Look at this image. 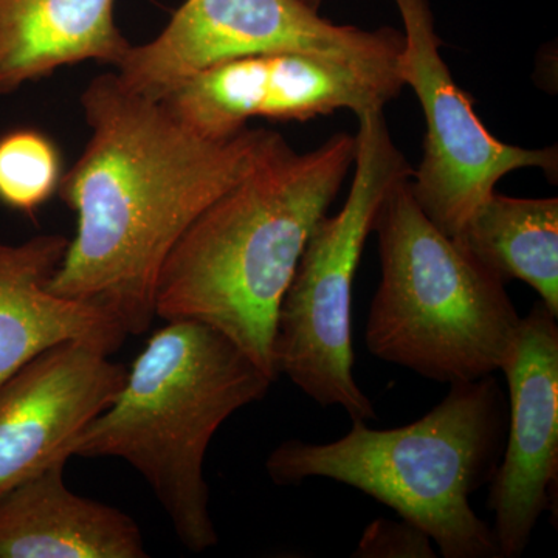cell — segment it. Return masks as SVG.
<instances>
[{"mask_svg": "<svg viewBox=\"0 0 558 558\" xmlns=\"http://www.w3.org/2000/svg\"><path fill=\"white\" fill-rule=\"evenodd\" d=\"M274 380L219 330L167 322L128 368L109 409L70 458H117L137 470L191 553L218 545L205 457L227 418L266 398Z\"/></svg>", "mask_w": 558, "mask_h": 558, "instance_id": "3957f363", "label": "cell"}, {"mask_svg": "<svg viewBox=\"0 0 558 558\" xmlns=\"http://www.w3.org/2000/svg\"><path fill=\"white\" fill-rule=\"evenodd\" d=\"M501 371L509 387L508 433L487 508L499 557L519 558L543 513H557L558 325L542 301L521 318Z\"/></svg>", "mask_w": 558, "mask_h": 558, "instance_id": "30bf717a", "label": "cell"}, {"mask_svg": "<svg viewBox=\"0 0 558 558\" xmlns=\"http://www.w3.org/2000/svg\"><path fill=\"white\" fill-rule=\"evenodd\" d=\"M355 558H436L435 543L427 532L410 521L377 519L363 531Z\"/></svg>", "mask_w": 558, "mask_h": 558, "instance_id": "e0dca14e", "label": "cell"}, {"mask_svg": "<svg viewBox=\"0 0 558 558\" xmlns=\"http://www.w3.org/2000/svg\"><path fill=\"white\" fill-rule=\"evenodd\" d=\"M395 2L405 38L399 75L416 94L427 123L424 159L410 180L411 193L424 215L454 238L509 172L535 168L557 182V146L526 149L494 137L440 54L428 0Z\"/></svg>", "mask_w": 558, "mask_h": 558, "instance_id": "ba28073f", "label": "cell"}, {"mask_svg": "<svg viewBox=\"0 0 558 558\" xmlns=\"http://www.w3.org/2000/svg\"><path fill=\"white\" fill-rule=\"evenodd\" d=\"M400 180L381 202V279L366 322L374 357L439 384L501 371L521 317L506 282L424 215Z\"/></svg>", "mask_w": 558, "mask_h": 558, "instance_id": "5b68a950", "label": "cell"}, {"mask_svg": "<svg viewBox=\"0 0 558 558\" xmlns=\"http://www.w3.org/2000/svg\"><path fill=\"white\" fill-rule=\"evenodd\" d=\"M508 416L494 374L457 381L413 424L374 429L352 421L332 442L288 439L271 451L266 470L277 486L326 478L357 488L427 532L444 558H501L494 529L470 497L494 480Z\"/></svg>", "mask_w": 558, "mask_h": 558, "instance_id": "277c9868", "label": "cell"}, {"mask_svg": "<svg viewBox=\"0 0 558 558\" xmlns=\"http://www.w3.org/2000/svg\"><path fill=\"white\" fill-rule=\"evenodd\" d=\"M69 341L43 352L0 387V495L70 459V446L123 388L128 368Z\"/></svg>", "mask_w": 558, "mask_h": 558, "instance_id": "8fae6325", "label": "cell"}, {"mask_svg": "<svg viewBox=\"0 0 558 558\" xmlns=\"http://www.w3.org/2000/svg\"><path fill=\"white\" fill-rule=\"evenodd\" d=\"M403 33L333 24L304 0H185L149 43L131 46L117 65L128 90L165 101L220 62L300 51L362 65L399 68Z\"/></svg>", "mask_w": 558, "mask_h": 558, "instance_id": "52a82bcc", "label": "cell"}, {"mask_svg": "<svg viewBox=\"0 0 558 558\" xmlns=\"http://www.w3.org/2000/svg\"><path fill=\"white\" fill-rule=\"evenodd\" d=\"M131 46L116 0H0V95L81 62L117 68Z\"/></svg>", "mask_w": 558, "mask_h": 558, "instance_id": "5bb4252c", "label": "cell"}, {"mask_svg": "<svg viewBox=\"0 0 558 558\" xmlns=\"http://www.w3.org/2000/svg\"><path fill=\"white\" fill-rule=\"evenodd\" d=\"M454 241L508 284L520 279L558 318V199L497 191L473 209Z\"/></svg>", "mask_w": 558, "mask_h": 558, "instance_id": "9a60e30c", "label": "cell"}, {"mask_svg": "<svg viewBox=\"0 0 558 558\" xmlns=\"http://www.w3.org/2000/svg\"><path fill=\"white\" fill-rule=\"evenodd\" d=\"M81 106L89 142L58 190L76 215V233L47 288L108 311L128 336H140L157 317L171 250L282 135L247 128L204 137L163 102L128 90L117 73L92 80Z\"/></svg>", "mask_w": 558, "mask_h": 558, "instance_id": "6da1fadb", "label": "cell"}, {"mask_svg": "<svg viewBox=\"0 0 558 558\" xmlns=\"http://www.w3.org/2000/svg\"><path fill=\"white\" fill-rule=\"evenodd\" d=\"M354 180L343 208L312 231L275 323L278 377L286 376L322 407H340L352 421H376L354 377L352 290L360 258L388 191L413 178V167L389 134L384 109L357 116Z\"/></svg>", "mask_w": 558, "mask_h": 558, "instance_id": "8992f818", "label": "cell"}, {"mask_svg": "<svg viewBox=\"0 0 558 558\" xmlns=\"http://www.w3.org/2000/svg\"><path fill=\"white\" fill-rule=\"evenodd\" d=\"M339 132L299 154L284 138L194 220L159 275L156 314L219 330L271 380L275 323L312 231L354 167Z\"/></svg>", "mask_w": 558, "mask_h": 558, "instance_id": "7a4b0ae2", "label": "cell"}, {"mask_svg": "<svg viewBox=\"0 0 558 558\" xmlns=\"http://www.w3.org/2000/svg\"><path fill=\"white\" fill-rule=\"evenodd\" d=\"M304 2H307L311 7H314V9L319 10V7H322V3L325 2V0H304Z\"/></svg>", "mask_w": 558, "mask_h": 558, "instance_id": "ac0fdd59", "label": "cell"}, {"mask_svg": "<svg viewBox=\"0 0 558 558\" xmlns=\"http://www.w3.org/2000/svg\"><path fill=\"white\" fill-rule=\"evenodd\" d=\"M61 150L35 128H16L0 135V204L33 216L58 193Z\"/></svg>", "mask_w": 558, "mask_h": 558, "instance_id": "2e32d148", "label": "cell"}, {"mask_svg": "<svg viewBox=\"0 0 558 558\" xmlns=\"http://www.w3.org/2000/svg\"><path fill=\"white\" fill-rule=\"evenodd\" d=\"M405 84L399 68H362L318 54L274 51L213 65L161 101L190 130L222 140L248 121H307L341 109H384Z\"/></svg>", "mask_w": 558, "mask_h": 558, "instance_id": "9c48e42d", "label": "cell"}, {"mask_svg": "<svg viewBox=\"0 0 558 558\" xmlns=\"http://www.w3.org/2000/svg\"><path fill=\"white\" fill-rule=\"evenodd\" d=\"M60 459L0 495V558H145L138 524L121 510L80 497Z\"/></svg>", "mask_w": 558, "mask_h": 558, "instance_id": "4fadbf2b", "label": "cell"}, {"mask_svg": "<svg viewBox=\"0 0 558 558\" xmlns=\"http://www.w3.org/2000/svg\"><path fill=\"white\" fill-rule=\"evenodd\" d=\"M68 245L62 234H40L17 245L0 242V387L58 344L80 341L112 355L126 340L108 311L47 288Z\"/></svg>", "mask_w": 558, "mask_h": 558, "instance_id": "7c38bea8", "label": "cell"}]
</instances>
